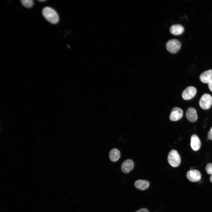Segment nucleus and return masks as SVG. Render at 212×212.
I'll list each match as a JSON object with an SVG mask.
<instances>
[{"instance_id": "obj_1", "label": "nucleus", "mask_w": 212, "mask_h": 212, "mask_svg": "<svg viewBox=\"0 0 212 212\" xmlns=\"http://www.w3.org/2000/svg\"><path fill=\"white\" fill-rule=\"evenodd\" d=\"M42 13L44 18L49 22L53 24L57 23L59 20V16L52 8L46 7L42 10Z\"/></svg>"}, {"instance_id": "obj_2", "label": "nucleus", "mask_w": 212, "mask_h": 212, "mask_svg": "<svg viewBox=\"0 0 212 212\" xmlns=\"http://www.w3.org/2000/svg\"><path fill=\"white\" fill-rule=\"evenodd\" d=\"M168 160L169 164L174 167H178L181 162L180 156L178 152L175 150H172L169 152Z\"/></svg>"}, {"instance_id": "obj_3", "label": "nucleus", "mask_w": 212, "mask_h": 212, "mask_svg": "<svg viewBox=\"0 0 212 212\" xmlns=\"http://www.w3.org/2000/svg\"><path fill=\"white\" fill-rule=\"evenodd\" d=\"M181 44L180 42L176 39H172L168 41L166 44L167 50L170 53H175L180 49Z\"/></svg>"}, {"instance_id": "obj_4", "label": "nucleus", "mask_w": 212, "mask_h": 212, "mask_svg": "<svg viewBox=\"0 0 212 212\" xmlns=\"http://www.w3.org/2000/svg\"><path fill=\"white\" fill-rule=\"evenodd\" d=\"M199 105L204 110L209 108L212 105V97L209 94H204L201 97Z\"/></svg>"}, {"instance_id": "obj_5", "label": "nucleus", "mask_w": 212, "mask_h": 212, "mask_svg": "<svg viewBox=\"0 0 212 212\" xmlns=\"http://www.w3.org/2000/svg\"><path fill=\"white\" fill-rule=\"evenodd\" d=\"M197 92L196 89L194 87L190 86L187 87L183 92L182 97L185 100H190L193 98Z\"/></svg>"}, {"instance_id": "obj_6", "label": "nucleus", "mask_w": 212, "mask_h": 212, "mask_svg": "<svg viewBox=\"0 0 212 212\" xmlns=\"http://www.w3.org/2000/svg\"><path fill=\"white\" fill-rule=\"evenodd\" d=\"M186 176L190 181L192 182H197L201 180V175L199 171L194 169L188 171L187 173Z\"/></svg>"}, {"instance_id": "obj_7", "label": "nucleus", "mask_w": 212, "mask_h": 212, "mask_svg": "<svg viewBox=\"0 0 212 212\" xmlns=\"http://www.w3.org/2000/svg\"><path fill=\"white\" fill-rule=\"evenodd\" d=\"M183 115V110L180 108L175 107L171 111L170 115V120L173 121H177L180 119Z\"/></svg>"}, {"instance_id": "obj_8", "label": "nucleus", "mask_w": 212, "mask_h": 212, "mask_svg": "<svg viewBox=\"0 0 212 212\" xmlns=\"http://www.w3.org/2000/svg\"><path fill=\"white\" fill-rule=\"evenodd\" d=\"M186 117L188 120L190 122H194L198 118L196 110L192 107L189 108L186 112Z\"/></svg>"}, {"instance_id": "obj_9", "label": "nucleus", "mask_w": 212, "mask_h": 212, "mask_svg": "<svg viewBox=\"0 0 212 212\" xmlns=\"http://www.w3.org/2000/svg\"><path fill=\"white\" fill-rule=\"evenodd\" d=\"M134 166L133 161L128 159L122 163L121 165V169L123 173H127L130 172L133 169Z\"/></svg>"}, {"instance_id": "obj_10", "label": "nucleus", "mask_w": 212, "mask_h": 212, "mask_svg": "<svg viewBox=\"0 0 212 212\" xmlns=\"http://www.w3.org/2000/svg\"><path fill=\"white\" fill-rule=\"evenodd\" d=\"M190 145L191 148L194 151H198L200 148L201 142L200 139L197 135L193 134L191 136Z\"/></svg>"}, {"instance_id": "obj_11", "label": "nucleus", "mask_w": 212, "mask_h": 212, "mask_svg": "<svg viewBox=\"0 0 212 212\" xmlns=\"http://www.w3.org/2000/svg\"><path fill=\"white\" fill-rule=\"evenodd\" d=\"M200 79L202 82L209 83L212 81V69H209L202 73L200 76Z\"/></svg>"}, {"instance_id": "obj_12", "label": "nucleus", "mask_w": 212, "mask_h": 212, "mask_svg": "<svg viewBox=\"0 0 212 212\" xmlns=\"http://www.w3.org/2000/svg\"><path fill=\"white\" fill-rule=\"evenodd\" d=\"M170 31L171 34L173 35H179L184 32V29L182 25L176 24L173 25L170 27Z\"/></svg>"}, {"instance_id": "obj_13", "label": "nucleus", "mask_w": 212, "mask_h": 212, "mask_svg": "<svg viewBox=\"0 0 212 212\" xmlns=\"http://www.w3.org/2000/svg\"><path fill=\"white\" fill-rule=\"evenodd\" d=\"M134 185L137 188L140 190L144 191L148 188L150 182L145 180H138L134 183Z\"/></svg>"}, {"instance_id": "obj_14", "label": "nucleus", "mask_w": 212, "mask_h": 212, "mask_svg": "<svg viewBox=\"0 0 212 212\" xmlns=\"http://www.w3.org/2000/svg\"><path fill=\"white\" fill-rule=\"evenodd\" d=\"M120 156V152L116 148L112 149L109 153V158L112 162L117 161L119 160Z\"/></svg>"}, {"instance_id": "obj_15", "label": "nucleus", "mask_w": 212, "mask_h": 212, "mask_svg": "<svg viewBox=\"0 0 212 212\" xmlns=\"http://www.w3.org/2000/svg\"><path fill=\"white\" fill-rule=\"evenodd\" d=\"M21 2L22 4L27 8L31 7L33 5L34 2L32 0H22Z\"/></svg>"}, {"instance_id": "obj_16", "label": "nucleus", "mask_w": 212, "mask_h": 212, "mask_svg": "<svg viewBox=\"0 0 212 212\" xmlns=\"http://www.w3.org/2000/svg\"><path fill=\"white\" fill-rule=\"evenodd\" d=\"M206 170L208 174H212V163H210L206 165Z\"/></svg>"}, {"instance_id": "obj_17", "label": "nucleus", "mask_w": 212, "mask_h": 212, "mask_svg": "<svg viewBox=\"0 0 212 212\" xmlns=\"http://www.w3.org/2000/svg\"><path fill=\"white\" fill-rule=\"evenodd\" d=\"M135 212H149V211L147 209L145 208H142L138 210Z\"/></svg>"}, {"instance_id": "obj_18", "label": "nucleus", "mask_w": 212, "mask_h": 212, "mask_svg": "<svg viewBox=\"0 0 212 212\" xmlns=\"http://www.w3.org/2000/svg\"><path fill=\"white\" fill-rule=\"evenodd\" d=\"M208 137L209 139L212 140V132L210 130L208 133Z\"/></svg>"}, {"instance_id": "obj_19", "label": "nucleus", "mask_w": 212, "mask_h": 212, "mask_svg": "<svg viewBox=\"0 0 212 212\" xmlns=\"http://www.w3.org/2000/svg\"><path fill=\"white\" fill-rule=\"evenodd\" d=\"M208 86L210 90L212 92V81L208 83Z\"/></svg>"}, {"instance_id": "obj_20", "label": "nucleus", "mask_w": 212, "mask_h": 212, "mask_svg": "<svg viewBox=\"0 0 212 212\" xmlns=\"http://www.w3.org/2000/svg\"><path fill=\"white\" fill-rule=\"evenodd\" d=\"M209 180L212 183V174H211L209 178Z\"/></svg>"}, {"instance_id": "obj_21", "label": "nucleus", "mask_w": 212, "mask_h": 212, "mask_svg": "<svg viewBox=\"0 0 212 212\" xmlns=\"http://www.w3.org/2000/svg\"><path fill=\"white\" fill-rule=\"evenodd\" d=\"M46 1V0H38V1L41 2L45 1Z\"/></svg>"}, {"instance_id": "obj_22", "label": "nucleus", "mask_w": 212, "mask_h": 212, "mask_svg": "<svg viewBox=\"0 0 212 212\" xmlns=\"http://www.w3.org/2000/svg\"><path fill=\"white\" fill-rule=\"evenodd\" d=\"M210 130L212 132V127H211V130Z\"/></svg>"}]
</instances>
